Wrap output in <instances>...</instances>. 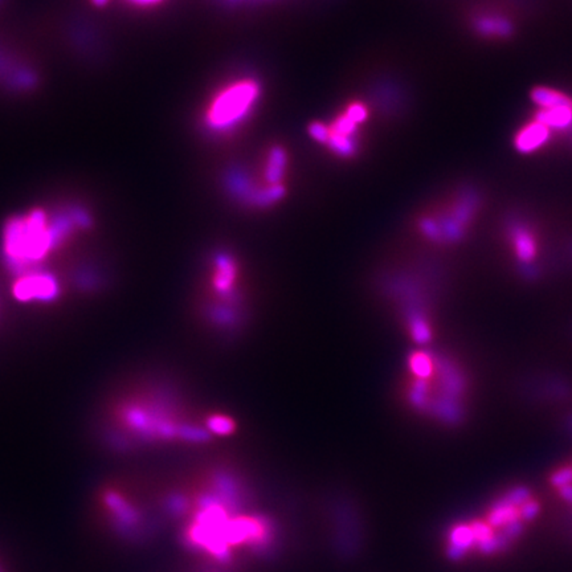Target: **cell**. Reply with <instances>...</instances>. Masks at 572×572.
<instances>
[{
    "mask_svg": "<svg viewBox=\"0 0 572 572\" xmlns=\"http://www.w3.org/2000/svg\"><path fill=\"white\" fill-rule=\"evenodd\" d=\"M97 231L95 211L81 200L34 204L14 214L0 234L8 295L35 309L62 306L99 289L86 245Z\"/></svg>",
    "mask_w": 572,
    "mask_h": 572,
    "instance_id": "obj_1",
    "label": "cell"
},
{
    "mask_svg": "<svg viewBox=\"0 0 572 572\" xmlns=\"http://www.w3.org/2000/svg\"><path fill=\"white\" fill-rule=\"evenodd\" d=\"M208 417L194 414L169 383L134 376L105 395L96 414V434L103 445L119 452L197 444L214 436Z\"/></svg>",
    "mask_w": 572,
    "mask_h": 572,
    "instance_id": "obj_2",
    "label": "cell"
},
{
    "mask_svg": "<svg viewBox=\"0 0 572 572\" xmlns=\"http://www.w3.org/2000/svg\"><path fill=\"white\" fill-rule=\"evenodd\" d=\"M249 279L243 261L228 251L206 261L197 286V310L203 322L220 333H234L248 313Z\"/></svg>",
    "mask_w": 572,
    "mask_h": 572,
    "instance_id": "obj_3",
    "label": "cell"
},
{
    "mask_svg": "<svg viewBox=\"0 0 572 572\" xmlns=\"http://www.w3.org/2000/svg\"><path fill=\"white\" fill-rule=\"evenodd\" d=\"M262 97V84L243 75L225 81L214 90L201 110V126L214 136H228L255 114Z\"/></svg>",
    "mask_w": 572,
    "mask_h": 572,
    "instance_id": "obj_4",
    "label": "cell"
},
{
    "mask_svg": "<svg viewBox=\"0 0 572 572\" xmlns=\"http://www.w3.org/2000/svg\"><path fill=\"white\" fill-rule=\"evenodd\" d=\"M289 158L284 147L266 150L255 175H236L231 180V191L244 204L253 208H268L286 195Z\"/></svg>",
    "mask_w": 572,
    "mask_h": 572,
    "instance_id": "obj_5",
    "label": "cell"
},
{
    "mask_svg": "<svg viewBox=\"0 0 572 572\" xmlns=\"http://www.w3.org/2000/svg\"><path fill=\"white\" fill-rule=\"evenodd\" d=\"M370 116V106L356 99L346 105L332 121H316L310 125L309 134L336 157L353 158L359 149L360 130Z\"/></svg>",
    "mask_w": 572,
    "mask_h": 572,
    "instance_id": "obj_6",
    "label": "cell"
},
{
    "mask_svg": "<svg viewBox=\"0 0 572 572\" xmlns=\"http://www.w3.org/2000/svg\"><path fill=\"white\" fill-rule=\"evenodd\" d=\"M39 81V73L29 61L0 45V86L10 92L31 93Z\"/></svg>",
    "mask_w": 572,
    "mask_h": 572,
    "instance_id": "obj_7",
    "label": "cell"
},
{
    "mask_svg": "<svg viewBox=\"0 0 572 572\" xmlns=\"http://www.w3.org/2000/svg\"><path fill=\"white\" fill-rule=\"evenodd\" d=\"M475 546V538L471 523H458L454 525L448 534V546H447V556L448 559L458 562L465 558Z\"/></svg>",
    "mask_w": 572,
    "mask_h": 572,
    "instance_id": "obj_8",
    "label": "cell"
},
{
    "mask_svg": "<svg viewBox=\"0 0 572 572\" xmlns=\"http://www.w3.org/2000/svg\"><path fill=\"white\" fill-rule=\"evenodd\" d=\"M517 519H519L518 508L509 506V505H505V503H502L499 501H495L493 506L490 508V512L488 513L486 522L493 529L501 530L502 527H505L506 525H509L510 522L517 521Z\"/></svg>",
    "mask_w": 572,
    "mask_h": 572,
    "instance_id": "obj_9",
    "label": "cell"
},
{
    "mask_svg": "<svg viewBox=\"0 0 572 572\" xmlns=\"http://www.w3.org/2000/svg\"><path fill=\"white\" fill-rule=\"evenodd\" d=\"M513 243L517 256L523 261L529 262L535 257L536 247L532 234L525 228H517L513 232Z\"/></svg>",
    "mask_w": 572,
    "mask_h": 572,
    "instance_id": "obj_10",
    "label": "cell"
},
{
    "mask_svg": "<svg viewBox=\"0 0 572 572\" xmlns=\"http://www.w3.org/2000/svg\"><path fill=\"white\" fill-rule=\"evenodd\" d=\"M532 497V493L525 486H517L512 490H509L508 493L505 494L501 499H498L499 502L509 505V506H514V508H519L522 503H525L526 501H529Z\"/></svg>",
    "mask_w": 572,
    "mask_h": 572,
    "instance_id": "obj_11",
    "label": "cell"
},
{
    "mask_svg": "<svg viewBox=\"0 0 572 572\" xmlns=\"http://www.w3.org/2000/svg\"><path fill=\"white\" fill-rule=\"evenodd\" d=\"M471 527L473 530L475 545L481 540L489 539L495 535V529H493L486 521H474L471 523Z\"/></svg>",
    "mask_w": 572,
    "mask_h": 572,
    "instance_id": "obj_12",
    "label": "cell"
},
{
    "mask_svg": "<svg viewBox=\"0 0 572 572\" xmlns=\"http://www.w3.org/2000/svg\"><path fill=\"white\" fill-rule=\"evenodd\" d=\"M518 512H519V519L522 522H532V521H534L538 517V514L540 512V506H539V503L536 501H534V499L530 498L529 501H526L525 503H522L518 508Z\"/></svg>",
    "mask_w": 572,
    "mask_h": 572,
    "instance_id": "obj_13",
    "label": "cell"
},
{
    "mask_svg": "<svg viewBox=\"0 0 572 572\" xmlns=\"http://www.w3.org/2000/svg\"><path fill=\"white\" fill-rule=\"evenodd\" d=\"M550 482L554 488L563 489L572 485V468H562L551 475Z\"/></svg>",
    "mask_w": 572,
    "mask_h": 572,
    "instance_id": "obj_14",
    "label": "cell"
},
{
    "mask_svg": "<svg viewBox=\"0 0 572 572\" xmlns=\"http://www.w3.org/2000/svg\"><path fill=\"white\" fill-rule=\"evenodd\" d=\"M475 546H477L478 551L482 554V555H493V554L498 553V551H502L501 550L499 538H498L497 533L492 538H489V539H485V540L478 542Z\"/></svg>",
    "mask_w": 572,
    "mask_h": 572,
    "instance_id": "obj_15",
    "label": "cell"
},
{
    "mask_svg": "<svg viewBox=\"0 0 572 572\" xmlns=\"http://www.w3.org/2000/svg\"><path fill=\"white\" fill-rule=\"evenodd\" d=\"M499 532L512 542L514 539H517L523 532V522L521 519H517V521L510 522L509 525H506L505 527H502Z\"/></svg>",
    "mask_w": 572,
    "mask_h": 572,
    "instance_id": "obj_16",
    "label": "cell"
},
{
    "mask_svg": "<svg viewBox=\"0 0 572 572\" xmlns=\"http://www.w3.org/2000/svg\"><path fill=\"white\" fill-rule=\"evenodd\" d=\"M560 495H562V498H563L566 502H569V503H571L572 505V485L567 486V488L560 489Z\"/></svg>",
    "mask_w": 572,
    "mask_h": 572,
    "instance_id": "obj_17",
    "label": "cell"
},
{
    "mask_svg": "<svg viewBox=\"0 0 572 572\" xmlns=\"http://www.w3.org/2000/svg\"><path fill=\"white\" fill-rule=\"evenodd\" d=\"M4 308H5V306H4V297H3L1 289H0V325H1L3 318H4V312H5V309H4Z\"/></svg>",
    "mask_w": 572,
    "mask_h": 572,
    "instance_id": "obj_18",
    "label": "cell"
}]
</instances>
